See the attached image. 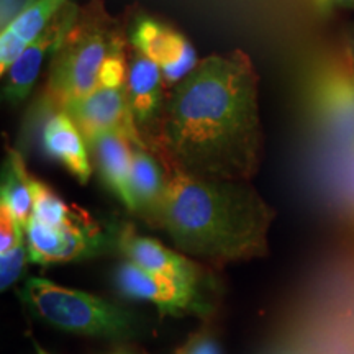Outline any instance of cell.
<instances>
[{
	"instance_id": "ac0fdd59",
	"label": "cell",
	"mask_w": 354,
	"mask_h": 354,
	"mask_svg": "<svg viewBox=\"0 0 354 354\" xmlns=\"http://www.w3.org/2000/svg\"><path fill=\"white\" fill-rule=\"evenodd\" d=\"M28 184L33 197V218L48 227H63L81 216L84 212L73 209L43 180L28 172Z\"/></svg>"
},
{
	"instance_id": "d4e9b609",
	"label": "cell",
	"mask_w": 354,
	"mask_h": 354,
	"mask_svg": "<svg viewBox=\"0 0 354 354\" xmlns=\"http://www.w3.org/2000/svg\"><path fill=\"white\" fill-rule=\"evenodd\" d=\"M320 10H331V8L354 6V0H313Z\"/></svg>"
},
{
	"instance_id": "9c48e42d",
	"label": "cell",
	"mask_w": 354,
	"mask_h": 354,
	"mask_svg": "<svg viewBox=\"0 0 354 354\" xmlns=\"http://www.w3.org/2000/svg\"><path fill=\"white\" fill-rule=\"evenodd\" d=\"M79 12H81V8L76 3H69L32 43H28V46L17 57L15 63L7 69V73L2 74V94L8 104H21L30 95L35 82L38 81L39 74H41L44 61H46V57L53 59V56L59 50L66 35L76 24Z\"/></svg>"
},
{
	"instance_id": "cb8c5ba5",
	"label": "cell",
	"mask_w": 354,
	"mask_h": 354,
	"mask_svg": "<svg viewBox=\"0 0 354 354\" xmlns=\"http://www.w3.org/2000/svg\"><path fill=\"white\" fill-rule=\"evenodd\" d=\"M344 165H346V177H348V185L349 192H351L353 201H354V148L344 156Z\"/></svg>"
},
{
	"instance_id": "5bb4252c",
	"label": "cell",
	"mask_w": 354,
	"mask_h": 354,
	"mask_svg": "<svg viewBox=\"0 0 354 354\" xmlns=\"http://www.w3.org/2000/svg\"><path fill=\"white\" fill-rule=\"evenodd\" d=\"M91 149L92 165L97 167L99 176L109 192L122 203L128 212H135L133 205L130 176L133 143L120 133L100 131L87 138Z\"/></svg>"
},
{
	"instance_id": "7a4b0ae2",
	"label": "cell",
	"mask_w": 354,
	"mask_h": 354,
	"mask_svg": "<svg viewBox=\"0 0 354 354\" xmlns=\"http://www.w3.org/2000/svg\"><path fill=\"white\" fill-rule=\"evenodd\" d=\"M165 166L169 185L161 230L179 253L214 264L268 254L274 210L250 180L202 179Z\"/></svg>"
},
{
	"instance_id": "4316f807",
	"label": "cell",
	"mask_w": 354,
	"mask_h": 354,
	"mask_svg": "<svg viewBox=\"0 0 354 354\" xmlns=\"http://www.w3.org/2000/svg\"><path fill=\"white\" fill-rule=\"evenodd\" d=\"M349 51H351V55H353V57H354V35L351 37V39H349Z\"/></svg>"
},
{
	"instance_id": "484cf974",
	"label": "cell",
	"mask_w": 354,
	"mask_h": 354,
	"mask_svg": "<svg viewBox=\"0 0 354 354\" xmlns=\"http://www.w3.org/2000/svg\"><path fill=\"white\" fill-rule=\"evenodd\" d=\"M107 354H146L145 351H141L138 348H133V346H118L112 349V351Z\"/></svg>"
},
{
	"instance_id": "52a82bcc",
	"label": "cell",
	"mask_w": 354,
	"mask_h": 354,
	"mask_svg": "<svg viewBox=\"0 0 354 354\" xmlns=\"http://www.w3.org/2000/svg\"><path fill=\"white\" fill-rule=\"evenodd\" d=\"M113 281L123 297L151 304L161 317H183L189 313L207 317L212 312V305L203 297L201 287L149 272L131 261L125 259L118 264Z\"/></svg>"
},
{
	"instance_id": "9a60e30c",
	"label": "cell",
	"mask_w": 354,
	"mask_h": 354,
	"mask_svg": "<svg viewBox=\"0 0 354 354\" xmlns=\"http://www.w3.org/2000/svg\"><path fill=\"white\" fill-rule=\"evenodd\" d=\"M41 146L46 156L59 162L79 184L91 180L94 165L87 140L64 110L53 112L44 123Z\"/></svg>"
},
{
	"instance_id": "e0dca14e",
	"label": "cell",
	"mask_w": 354,
	"mask_h": 354,
	"mask_svg": "<svg viewBox=\"0 0 354 354\" xmlns=\"http://www.w3.org/2000/svg\"><path fill=\"white\" fill-rule=\"evenodd\" d=\"M69 3V0H30L20 15L2 32L13 35L25 44L32 43Z\"/></svg>"
},
{
	"instance_id": "30bf717a",
	"label": "cell",
	"mask_w": 354,
	"mask_h": 354,
	"mask_svg": "<svg viewBox=\"0 0 354 354\" xmlns=\"http://www.w3.org/2000/svg\"><path fill=\"white\" fill-rule=\"evenodd\" d=\"M64 112L88 136L100 131L120 133L138 148H149L133 117L125 87H97L84 99L68 105Z\"/></svg>"
},
{
	"instance_id": "ba28073f",
	"label": "cell",
	"mask_w": 354,
	"mask_h": 354,
	"mask_svg": "<svg viewBox=\"0 0 354 354\" xmlns=\"http://www.w3.org/2000/svg\"><path fill=\"white\" fill-rule=\"evenodd\" d=\"M128 41L131 50L154 61L161 68L166 88L176 87L198 64L192 43L172 26L153 17L141 15L133 21Z\"/></svg>"
},
{
	"instance_id": "2e32d148",
	"label": "cell",
	"mask_w": 354,
	"mask_h": 354,
	"mask_svg": "<svg viewBox=\"0 0 354 354\" xmlns=\"http://www.w3.org/2000/svg\"><path fill=\"white\" fill-rule=\"evenodd\" d=\"M0 203L7 205L21 227L26 228L33 218V197L28 184V169L15 149H8V158L2 172Z\"/></svg>"
},
{
	"instance_id": "44dd1931",
	"label": "cell",
	"mask_w": 354,
	"mask_h": 354,
	"mask_svg": "<svg viewBox=\"0 0 354 354\" xmlns=\"http://www.w3.org/2000/svg\"><path fill=\"white\" fill-rule=\"evenodd\" d=\"M21 241H25V228L19 223L10 209L0 203V253H7Z\"/></svg>"
},
{
	"instance_id": "ffe728a7",
	"label": "cell",
	"mask_w": 354,
	"mask_h": 354,
	"mask_svg": "<svg viewBox=\"0 0 354 354\" xmlns=\"http://www.w3.org/2000/svg\"><path fill=\"white\" fill-rule=\"evenodd\" d=\"M28 263H32V259H30L26 238L7 253H0V289L3 292L12 289L25 276Z\"/></svg>"
},
{
	"instance_id": "5b68a950",
	"label": "cell",
	"mask_w": 354,
	"mask_h": 354,
	"mask_svg": "<svg viewBox=\"0 0 354 354\" xmlns=\"http://www.w3.org/2000/svg\"><path fill=\"white\" fill-rule=\"evenodd\" d=\"M308 102L317 125L348 154L354 148V57L344 50L313 73Z\"/></svg>"
},
{
	"instance_id": "7402d4cb",
	"label": "cell",
	"mask_w": 354,
	"mask_h": 354,
	"mask_svg": "<svg viewBox=\"0 0 354 354\" xmlns=\"http://www.w3.org/2000/svg\"><path fill=\"white\" fill-rule=\"evenodd\" d=\"M174 354H223L214 331L201 328L187 336V339L176 349Z\"/></svg>"
},
{
	"instance_id": "4fadbf2b",
	"label": "cell",
	"mask_w": 354,
	"mask_h": 354,
	"mask_svg": "<svg viewBox=\"0 0 354 354\" xmlns=\"http://www.w3.org/2000/svg\"><path fill=\"white\" fill-rule=\"evenodd\" d=\"M169 174L151 148H133L130 189L135 212L149 227L161 228Z\"/></svg>"
},
{
	"instance_id": "3957f363",
	"label": "cell",
	"mask_w": 354,
	"mask_h": 354,
	"mask_svg": "<svg viewBox=\"0 0 354 354\" xmlns=\"http://www.w3.org/2000/svg\"><path fill=\"white\" fill-rule=\"evenodd\" d=\"M102 0H91L51 59L44 109L64 110L99 87L100 71L118 37Z\"/></svg>"
},
{
	"instance_id": "d6986e66",
	"label": "cell",
	"mask_w": 354,
	"mask_h": 354,
	"mask_svg": "<svg viewBox=\"0 0 354 354\" xmlns=\"http://www.w3.org/2000/svg\"><path fill=\"white\" fill-rule=\"evenodd\" d=\"M128 77V63L125 51V39L118 35L110 48L107 59L100 71V87H125Z\"/></svg>"
},
{
	"instance_id": "7c38bea8",
	"label": "cell",
	"mask_w": 354,
	"mask_h": 354,
	"mask_svg": "<svg viewBox=\"0 0 354 354\" xmlns=\"http://www.w3.org/2000/svg\"><path fill=\"white\" fill-rule=\"evenodd\" d=\"M165 88L161 68L154 61L131 50V57L128 61L127 92L136 127L146 143L149 133L151 140L154 138L161 122L166 104Z\"/></svg>"
},
{
	"instance_id": "8992f818",
	"label": "cell",
	"mask_w": 354,
	"mask_h": 354,
	"mask_svg": "<svg viewBox=\"0 0 354 354\" xmlns=\"http://www.w3.org/2000/svg\"><path fill=\"white\" fill-rule=\"evenodd\" d=\"M26 245L32 263L39 266L74 263L102 254L110 246L112 236L102 232L100 225L86 212L63 227H48L32 218L25 228Z\"/></svg>"
},
{
	"instance_id": "8fae6325",
	"label": "cell",
	"mask_w": 354,
	"mask_h": 354,
	"mask_svg": "<svg viewBox=\"0 0 354 354\" xmlns=\"http://www.w3.org/2000/svg\"><path fill=\"white\" fill-rule=\"evenodd\" d=\"M113 241V246L125 256L127 261H131L146 271L197 287H201L205 279L203 268L192 258L169 250L153 238L141 236L131 225H122L115 230Z\"/></svg>"
},
{
	"instance_id": "277c9868",
	"label": "cell",
	"mask_w": 354,
	"mask_h": 354,
	"mask_svg": "<svg viewBox=\"0 0 354 354\" xmlns=\"http://www.w3.org/2000/svg\"><path fill=\"white\" fill-rule=\"evenodd\" d=\"M19 297L38 320L68 333L127 339L141 328L135 313L122 305L43 277L26 279Z\"/></svg>"
},
{
	"instance_id": "6da1fadb",
	"label": "cell",
	"mask_w": 354,
	"mask_h": 354,
	"mask_svg": "<svg viewBox=\"0 0 354 354\" xmlns=\"http://www.w3.org/2000/svg\"><path fill=\"white\" fill-rule=\"evenodd\" d=\"M153 151L190 176L253 180L263 156L259 77L245 51L210 55L171 88Z\"/></svg>"
},
{
	"instance_id": "603a6c76",
	"label": "cell",
	"mask_w": 354,
	"mask_h": 354,
	"mask_svg": "<svg viewBox=\"0 0 354 354\" xmlns=\"http://www.w3.org/2000/svg\"><path fill=\"white\" fill-rule=\"evenodd\" d=\"M24 3H20V0H2V19H0V24H2V28H6L12 24L17 17L20 15V12L24 10Z\"/></svg>"
}]
</instances>
